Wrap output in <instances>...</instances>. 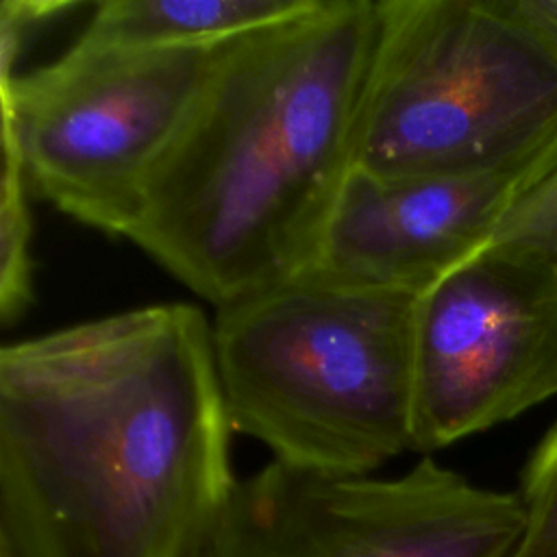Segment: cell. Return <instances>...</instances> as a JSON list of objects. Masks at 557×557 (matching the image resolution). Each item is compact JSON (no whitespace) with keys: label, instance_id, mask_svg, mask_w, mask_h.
Listing matches in <instances>:
<instances>
[{"label":"cell","instance_id":"7a4b0ae2","mask_svg":"<svg viewBox=\"0 0 557 557\" xmlns=\"http://www.w3.org/2000/svg\"><path fill=\"white\" fill-rule=\"evenodd\" d=\"M376 0H315L222 46L128 233L213 307L294 274L350 170Z\"/></svg>","mask_w":557,"mask_h":557},{"label":"cell","instance_id":"4fadbf2b","mask_svg":"<svg viewBox=\"0 0 557 557\" xmlns=\"http://www.w3.org/2000/svg\"><path fill=\"white\" fill-rule=\"evenodd\" d=\"M507 11L557 59V0H503Z\"/></svg>","mask_w":557,"mask_h":557},{"label":"cell","instance_id":"8992f818","mask_svg":"<svg viewBox=\"0 0 557 557\" xmlns=\"http://www.w3.org/2000/svg\"><path fill=\"white\" fill-rule=\"evenodd\" d=\"M524 529L520 494L431 457L392 479L272 461L237 479L209 557H513Z\"/></svg>","mask_w":557,"mask_h":557},{"label":"cell","instance_id":"7c38bea8","mask_svg":"<svg viewBox=\"0 0 557 557\" xmlns=\"http://www.w3.org/2000/svg\"><path fill=\"white\" fill-rule=\"evenodd\" d=\"M485 248L557 268V170L511 207Z\"/></svg>","mask_w":557,"mask_h":557},{"label":"cell","instance_id":"ba28073f","mask_svg":"<svg viewBox=\"0 0 557 557\" xmlns=\"http://www.w3.org/2000/svg\"><path fill=\"white\" fill-rule=\"evenodd\" d=\"M557 170V146L468 174L374 178L348 170L294 274L420 296L483 250L511 207Z\"/></svg>","mask_w":557,"mask_h":557},{"label":"cell","instance_id":"6da1fadb","mask_svg":"<svg viewBox=\"0 0 557 557\" xmlns=\"http://www.w3.org/2000/svg\"><path fill=\"white\" fill-rule=\"evenodd\" d=\"M211 322L120 311L0 350L4 557H209L237 483Z\"/></svg>","mask_w":557,"mask_h":557},{"label":"cell","instance_id":"30bf717a","mask_svg":"<svg viewBox=\"0 0 557 557\" xmlns=\"http://www.w3.org/2000/svg\"><path fill=\"white\" fill-rule=\"evenodd\" d=\"M0 318L17 322L33 302L30 185L13 144L2 139L0 174Z\"/></svg>","mask_w":557,"mask_h":557},{"label":"cell","instance_id":"9c48e42d","mask_svg":"<svg viewBox=\"0 0 557 557\" xmlns=\"http://www.w3.org/2000/svg\"><path fill=\"white\" fill-rule=\"evenodd\" d=\"M315 0H107L76 37L117 48L215 46L305 13Z\"/></svg>","mask_w":557,"mask_h":557},{"label":"cell","instance_id":"277c9868","mask_svg":"<svg viewBox=\"0 0 557 557\" xmlns=\"http://www.w3.org/2000/svg\"><path fill=\"white\" fill-rule=\"evenodd\" d=\"M350 168L468 174L557 146V59L503 0H376Z\"/></svg>","mask_w":557,"mask_h":557},{"label":"cell","instance_id":"5bb4252c","mask_svg":"<svg viewBox=\"0 0 557 557\" xmlns=\"http://www.w3.org/2000/svg\"><path fill=\"white\" fill-rule=\"evenodd\" d=\"M2 557H4V555H2Z\"/></svg>","mask_w":557,"mask_h":557},{"label":"cell","instance_id":"52a82bcc","mask_svg":"<svg viewBox=\"0 0 557 557\" xmlns=\"http://www.w3.org/2000/svg\"><path fill=\"white\" fill-rule=\"evenodd\" d=\"M557 396V268L479 250L416 300L413 453Z\"/></svg>","mask_w":557,"mask_h":557},{"label":"cell","instance_id":"8fae6325","mask_svg":"<svg viewBox=\"0 0 557 557\" xmlns=\"http://www.w3.org/2000/svg\"><path fill=\"white\" fill-rule=\"evenodd\" d=\"M518 494L527 529L513 557H557V422L531 450Z\"/></svg>","mask_w":557,"mask_h":557},{"label":"cell","instance_id":"3957f363","mask_svg":"<svg viewBox=\"0 0 557 557\" xmlns=\"http://www.w3.org/2000/svg\"><path fill=\"white\" fill-rule=\"evenodd\" d=\"M416 294L289 274L215 307L233 433L274 461L370 474L413 450Z\"/></svg>","mask_w":557,"mask_h":557},{"label":"cell","instance_id":"5b68a950","mask_svg":"<svg viewBox=\"0 0 557 557\" xmlns=\"http://www.w3.org/2000/svg\"><path fill=\"white\" fill-rule=\"evenodd\" d=\"M224 44L117 48L76 39L46 65L0 76L2 139L17 150L30 191L89 228L128 237L148 181Z\"/></svg>","mask_w":557,"mask_h":557}]
</instances>
